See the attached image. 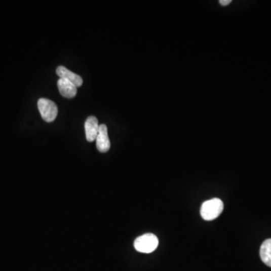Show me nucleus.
<instances>
[{"label": "nucleus", "mask_w": 271, "mask_h": 271, "mask_svg": "<svg viewBox=\"0 0 271 271\" xmlns=\"http://www.w3.org/2000/svg\"><path fill=\"white\" fill-rule=\"evenodd\" d=\"M224 204L218 198H213L205 201L201 206V215L206 221L216 219L222 213Z\"/></svg>", "instance_id": "nucleus-1"}, {"label": "nucleus", "mask_w": 271, "mask_h": 271, "mask_svg": "<svg viewBox=\"0 0 271 271\" xmlns=\"http://www.w3.org/2000/svg\"><path fill=\"white\" fill-rule=\"evenodd\" d=\"M159 239L153 234H145L136 238L134 242L136 250L142 253H151L159 246Z\"/></svg>", "instance_id": "nucleus-2"}, {"label": "nucleus", "mask_w": 271, "mask_h": 271, "mask_svg": "<svg viewBox=\"0 0 271 271\" xmlns=\"http://www.w3.org/2000/svg\"><path fill=\"white\" fill-rule=\"evenodd\" d=\"M38 108L43 120L52 122L55 120L58 108L55 103L49 99L41 98L38 101Z\"/></svg>", "instance_id": "nucleus-3"}, {"label": "nucleus", "mask_w": 271, "mask_h": 271, "mask_svg": "<svg viewBox=\"0 0 271 271\" xmlns=\"http://www.w3.org/2000/svg\"><path fill=\"white\" fill-rule=\"evenodd\" d=\"M96 144H97V149L100 152H107L109 150L111 144H110L107 127L106 125H100L99 126L98 134H97V139H96Z\"/></svg>", "instance_id": "nucleus-4"}, {"label": "nucleus", "mask_w": 271, "mask_h": 271, "mask_svg": "<svg viewBox=\"0 0 271 271\" xmlns=\"http://www.w3.org/2000/svg\"><path fill=\"white\" fill-rule=\"evenodd\" d=\"M98 120L94 116H90L85 124V134L88 142H94L97 139L99 131Z\"/></svg>", "instance_id": "nucleus-5"}, {"label": "nucleus", "mask_w": 271, "mask_h": 271, "mask_svg": "<svg viewBox=\"0 0 271 271\" xmlns=\"http://www.w3.org/2000/svg\"><path fill=\"white\" fill-rule=\"evenodd\" d=\"M57 87H58L60 94L66 98L71 99L76 95L77 87L73 83L65 79H60L58 80Z\"/></svg>", "instance_id": "nucleus-6"}, {"label": "nucleus", "mask_w": 271, "mask_h": 271, "mask_svg": "<svg viewBox=\"0 0 271 271\" xmlns=\"http://www.w3.org/2000/svg\"><path fill=\"white\" fill-rule=\"evenodd\" d=\"M56 73L60 77V79H65V80L72 82L77 88L82 86V83H83V80H82L80 75L74 73V72H72V71L69 70L65 66H58L57 68V70H56Z\"/></svg>", "instance_id": "nucleus-7"}, {"label": "nucleus", "mask_w": 271, "mask_h": 271, "mask_svg": "<svg viewBox=\"0 0 271 271\" xmlns=\"http://www.w3.org/2000/svg\"><path fill=\"white\" fill-rule=\"evenodd\" d=\"M260 256L263 262L271 267V239H267L261 245Z\"/></svg>", "instance_id": "nucleus-8"}, {"label": "nucleus", "mask_w": 271, "mask_h": 271, "mask_svg": "<svg viewBox=\"0 0 271 271\" xmlns=\"http://www.w3.org/2000/svg\"><path fill=\"white\" fill-rule=\"evenodd\" d=\"M220 5L223 6H228L229 4L231 3V0H220Z\"/></svg>", "instance_id": "nucleus-9"}]
</instances>
